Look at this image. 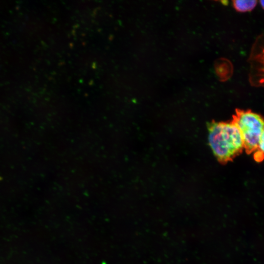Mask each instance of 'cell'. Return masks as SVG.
<instances>
[{"label":"cell","mask_w":264,"mask_h":264,"mask_svg":"<svg viewBox=\"0 0 264 264\" xmlns=\"http://www.w3.org/2000/svg\"><path fill=\"white\" fill-rule=\"evenodd\" d=\"M232 121L240 132L246 152L249 154L255 151L264 133L262 117L250 110H237Z\"/></svg>","instance_id":"obj_2"},{"label":"cell","mask_w":264,"mask_h":264,"mask_svg":"<svg viewBox=\"0 0 264 264\" xmlns=\"http://www.w3.org/2000/svg\"><path fill=\"white\" fill-rule=\"evenodd\" d=\"M254 158L257 162H261L264 158V152L258 150L255 151L254 154Z\"/></svg>","instance_id":"obj_4"},{"label":"cell","mask_w":264,"mask_h":264,"mask_svg":"<svg viewBox=\"0 0 264 264\" xmlns=\"http://www.w3.org/2000/svg\"><path fill=\"white\" fill-rule=\"evenodd\" d=\"M208 141L215 156L221 163L233 160L244 149L243 140L236 125L213 121L208 125Z\"/></svg>","instance_id":"obj_1"},{"label":"cell","mask_w":264,"mask_h":264,"mask_svg":"<svg viewBox=\"0 0 264 264\" xmlns=\"http://www.w3.org/2000/svg\"><path fill=\"white\" fill-rule=\"evenodd\" d=\"M261 4L262 5V7H264V0L260 1Z\"/></svg>","instance_id":"obj_5"},{"label":"cell","mask_w":264,"mask_h":264,"mask_svg":"<svg viewBox=\"0 0 264 264\" xmlns=\"http://www.w3.org/2000/svg\"><path fill=\"white\" fill-rule=\"evenodd\" d=\"M256 0H236L233 1L234 8L238 12L250 11L257 4Z\"/></svg>","instance_id":"obj_3"}]
</instances>
